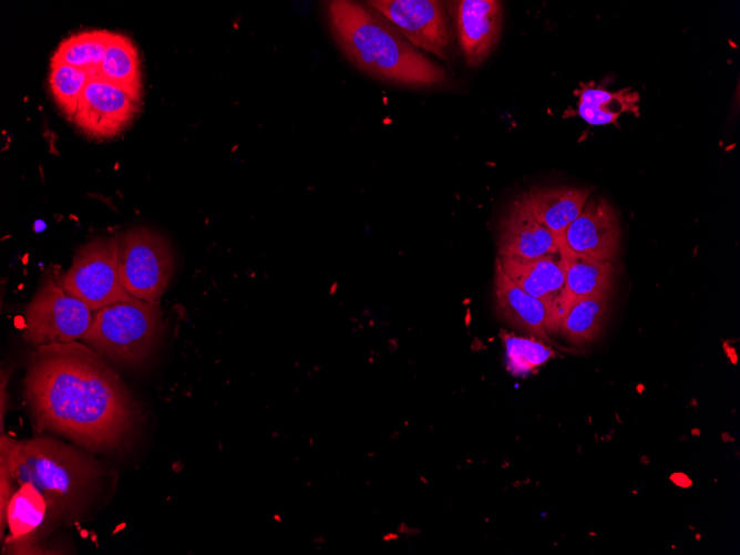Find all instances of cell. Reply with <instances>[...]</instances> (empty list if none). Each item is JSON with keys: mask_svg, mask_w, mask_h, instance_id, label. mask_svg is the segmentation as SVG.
Wrapping results in <instances>:
<instances>
[{"mask_svg": "<svg viewBox=\"0 0 740 555\" xmlns=\"http://www.w3.org/2000/svg\"><path fill=\"white\" fill-rule=\"evenodd\" d=\"M23 398L37 432L92 450L117 446L136 408L117 372L84 342L37 347L27 363Z\"/></svg>", "mask_w": 740, "mask_h": 555, "instance_id": "6da1fadb", "label": "cell"}, {"mask_svg": "<svg viewBox=\"0 0 740 555\" xmlns=\"http://www.w3.org/2000/svg\"><path fill=\"white\" fill-rule=\"evenodd\" d=\"M325 10L335 42L359 70L378 80L411 88L445 82L444 70L367 1H327Z\"/></svg>", "mask_w": 740, "mask_h": 555, "instance_id": "7a4b0ae2", "label": "cell"}, {"mask_svg": "<svg viewBox=\"0 0 740 555\" xmlns=\"http://www.w3.org/2000/svg\"><path fill=\"white\" fill-rule=\"evenodd\" d=\"M0 471L14 483L33 484L45 497L51 517L76 512L102 473L100 463L55 438L35 435L16 440L0 436Z\"/></svg>", "mask_w": 740, "mask_h": 555, "instance_id": "3957f363", "label": "cell"}, {"mask_svg": "<svg viewBox=\"0 0 740 555\" xmlns=\"http://www.w3.org/2000/svg\"><path fill=\"white\" fill-rule=\"evenodd\" d=\"M161 332L157 302L135 298L95 310L81 340L115 363L137 366L147 359Z\"/></svg>", "mask_w": 740, "mask_h": 555, "instance_id": "277c9868", "label": "cell"}, {"mask_svg": "<svg viewBox=\"0 0 740 555\" xmlns=\"http://www.w3.org/2000/svg\"><path fill=\"white\" fill-rule=\"evenodd\" d=\"M93 310L65 291L60 276H49L24 310L22 336L31 346L69 343L81 339L93 321Z\"/></svg>", "mask_w": 740, "mask_h": 555, "instance_id": "5b68a950", "label": "cell"}, {"mask_svg": "<svg viewBox=\"0 0 740 555\" xmlns=\"http://www.w3.org/2000/svg\"><path fill=\"white\" fill-rule=\"evenodd\" d=\"M119 273L123 288L134 298L157 302L174 271V257L157 232L138 226L117 235Z\"/></svg>", "mask_w": 740, "mask_h": 555, "instance_id": "8992f818", "label": "cell"}, {"mask_svg": "<svg viewBox=\"0 0 740 555\" xmlns=\"http://www.w3.org/2000/svg\"><path fill=\"white\" fill-rule=\"evenodd\" d=\"M66 292L93 311L135 299L122 286L119 273V238L96 237L79 247L69 269L60 276Z\"/></svg>", "mask_w": 740, "mask_h": 555, "instance_id": "52a82bcc", "label": "cell"}, {"mask_svg": "<svg viewBox=\"0 0 740 555\" xmlns=\"http://www.w3.org/2000/svg\"><path fill=\"white\" fill-rule=\"evenodd\" d=\"M373 9L387 18L417 49L449 60L451 32L444 6L435 0H371Z\"/></svg>", "mask_w": 740, "mask_h": 555, "instance_id": "ba28073f", "label": "cell"}, {"mask_svg": "<svg viewBox=\"0 0 740 555\" xmlns=\"http://www.w3.org/2000/svg\"><path fill=\"white\" fill-rule=\"evenodd\" d=\"M140 103L121 86L92 76L85 86L72 122L89 137L112 138L135 119Z\"/></svg>", "mask_w": 740, "mask_h": 555, "instance_id": "9c48e42d", "label": "cell"}, {"mask_svg": "<svg viewBox=\"0 0 740 555\" xmlns=\"http://www.w3.org/2000/svg\"><path fill=\"white\" fill-rule=\"evenodd\" d=\"M449 11L465 63L469 66H477L492 52L500 39L502 2L450 1Z\"/></svg>", "mask_w": 740, "mask_h": 555, "instance_id": "30bf717a", "label": "cell"}, {"mask_svg": "<svg viewBox=\"0 0 740 555\" xmlns=\"http://www.w3.org/2000/svg\"><path fill=\"white\" fill-rule=\"evenodd\" d=\"M619 224L603 197L588 199L579 216L565 230L559 246L596 260L615 261L619 249Z\"/></svg>", "mask_w": 740, "mask_h": 555, "instance_id": "8fae6325", "label": "cell"}, {"mask_svg": "<svg viewBox=\"0 0 740 555\" xmlns=\"http://www.w3.org/2000/svg\"><path fill=\"white\" fill-rule=\"evenodd\" d=\"M559 251L556 237L534 216L527 194L522 193L507 208L500 226L497 256L533 259Z\"/></svg>", "mask_w": 740, "mask_h": 555, "instance_id": "7c38bea8", "label": "cell"}, {"mask_svg": "<svg viewBox=\"0 0 740 555\" xmlns=\"http://www.w3.org/2000/svg\"><path fill=\"white\" fill-rule=\"evenodd\" d=\"M495 260L518 287L546 306L549 332L557 330V311L565 285L561 253L533 259L497 256Z\"/></svg>", "mask_w": 740, "mask_h": 555, "instance_id": "4fadbf2b", "label": "cell"}, {"mask_svg": "<svg viewBox=\"0 0 740 555\" xmlns=\"http://www.w3.org/2000/svg\"><path fill=\"white\" fill-rule=\"evenodd\" d=\"M494 294L499 315L531 336L549 341V314L537 298L525 292L495 260Z\"/></svg>", "mask_w": 740, "mask_h": 555, "instance_id": "5bb4252c", "label": "cell"}, {"mask_svg": "<svg viewBox=\"0 0 740 555\" xmlns=\"http://www.w3.org/2000/svg\"><path fill=\"white\" fill-rule=\"evenodd\" d=\"M48 515L44 495L31 483L20 484L7 507L10 535L6 537V551L9 554H35V536Z\"/></svg>", "mask_w": 740, "mask_h": 555, "instance_id": "9a60e30c", "label": "cell"}, {"mask_svg": "<svg viewBox=\"0 0 740 555\" xmlns=\"http://www.w3.org/2000/svg\"><path fill=\"white\" fill-rule=\"evenodd\" d=\"M564 265L565 285L557 311V330L572 305L584 297L613 289L615 266L610 261L596 260L559 246Z\"/></svg>", "mask_w": 740, "mask_h": 555, "instance_id": "2e32d148", "label": "cell"}, {"mask_svg": "<svg viewBox=\"0 0 740 555\" xmlns=\"http://www.w3.org/2000/svg\"><path fill=\"white\" fill-rule=\"evenodd\" d=\"M526 194L536 219L559 243L565 230L582 213L592 191L568 186L532 187Z\"/></svg>", "mask_w": 740, "mask_h": 555, "instance_id": "e0dca14e", "label": "cell"}, {"mask_svg": "<svg viewBox=\"0 0 740 555\" xmlns=\"http://www.w3.org/2000/svg\"><path fill=\"white\" fill-rule=\"evenodd\" d=\"M97 75L121 86L135 101H142L141 58L136 44L127 35L112 33Z\"/></svg>", "mask_w": 740, "mask_h": 555, "instance_id": "ac0fdd59", "label": "cell"}, {"mask_svg": "<svg viewBox=\"0 0 740 555\" xmlns=\"http://www.w3.org/2000/svg\"><path fill=\"white\" fill-rule=\"evenodd\" d=\"M638 93L629 89L616 92L602 88L584 86L578 93L577 112L589 125H606L617 121L626 112H636Z\"/></svg>", "mask_w": 740, "mask_h": 555, "instance_id": "d6986e66", "label": "cell"}, {"mask_svg": "<svg viewBox=\"0 0 740 555\" xmlns=\"http://www.w3.org/2000/svg\"><path fill=\"white\" fill-rule=\"evenodd\" d=\"M610 292L602 291L576 300L558 325V331L575 345L594 340L609 308Z\"/></svg>", "mask_w": 740, "mask_h": 555, "instance_id": "ffe728a7", "label": "cell"}, {"mask_svg": "<svg viewBox=\"0 0 740 555\" xmlns=\"http://www.w3.org/2000/svg\"><path fill=\"white\" fill-rule=\"evenodd\" d=\"M112 33L103 29L75 32L60 42L51 60L62 61L96 76Z\"/></svg>", "mask_w": 740, "mask_h": 555, "instance_id": "44dd1931", "label": "cell"}, {"mask_svg": "<svg viewBox=\"0 0 740 555\" xmlns=\"http://www.w3.org/2000/svg\"><path fill=\"white\" fill-rule=\"evenodd\" d=\"M91 78L90 73L84 70L62 61L50 60L48 82L51 95L61 112L71 121Z\"/></svg>", "mask_w": 740, "mask_h": 555, "instance_id": "7402d4cb", "label": "cell"}, {"mask_svg": "<svg viewBox=\"0 0 740 555\" xmlns=\"http://www.w3.org/2000/svg\"><path fill=\"white\" fill-rule=\"evenodd\" d=\"M508 366L514 372H525L547 361L553 351L544 343L514 336L504 337Z\"/></svg>", "mask_w": 740, "mask_h": 555, "instance_id": "603a6c76", "label": "cell"}]
</instances>
